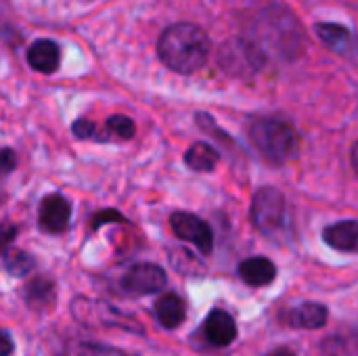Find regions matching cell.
<instances>
[{"label": "cell", "instance_id": "8fae6325", "mask_svg": "<svg viewBox=\"0 0 358 356\" xmlns=\"http://www.w3.org/2000/svg\"><path fill=\"white\" fill-rule=\"evenodd\" d=\"M241 281L250 287H264V285H271L277 277V266L268 260V258H262V256H256V258H248L239 264L237 269Z\"/></svg>", "mask_w": 358, "mask_h": 356}, {"label": "cell", "instance_id": "6da1fadb", "mask_svg": "<svg viewBox=\"0 0 358 356\" xmlns=\"http://www.w3.org/2000/svg\"><path fill=\"white\" fill-rule=\"evenodd\" d=\"M210 55V40L195 23H174L157 40V57L176 73H195Z\"/></svg>", "mask_w": 358, "mask_h": 356}, {"label": "cell", "instance_id": "2e32d148", "mask_svg": "<svg viewBox=\"0 0 358 356\" xmlns=\"http://www.w3.org/2000/svg\"><path fill=\"white\" fill-rule=\"evenodd\" d=\"M136 132V126L130 118L126 115H111L107 118L103 132H101V141H130Z\"/></svg>", "mask_w": 358, "mask_h": 356}, {"label": "cell", "instance_id": "d6986e66", "mask_svg": "<svg viewBox=\"0 0 358 356\" xmlns=\"http://www.w3.org/2000/svg\"><path fill=\"white\" fill-rule=\"evenodd\" d=\"M71 132H73V136L76 138H80V141H99V130H96V126L90 122V120H78L73 126H71Z\"/></svg>", "mask_w": 358, "mask_h": 356}, {"label": "cell", "instance_id": "7c38bea8", "mask_svg": "<svg viewBox=\"0 0 358 356\" xmlns=\"http://www.w3.org/2000/svg\"><path fill=\"white\" fill-rule=\"evenodd\" d=\"M27 63L34 71L40 73H52L59 69L61 63V50L57 42L52 40H36L27 48Z\"/></svg>", "mask_w": 358, "mask_h": 356}, {"label": "cell", "instance_id": "3957f363", "mask_svg": "<svg viewBox=\"0 0 358 356\" xmlns=\"http://www.w3.org/2000/svg\"><path fill=\"white\" fill-rule=\"evenodd\" d=\"M252 222L264 235H275L287 225V204L279 189L262 187L252 199Z\"/></svg>", "mask_w": 358, "mask_h": 356}, {"label": "cell", "instance_id": "5bb4252c", "mask_svg": "<svg viewBox=\"0 0 358 356\" xmlns=\"http://www.w3.org/2000/svg\"><path fill=\"white\" fill-rule=\"evenodd\" d=\"M317 36L321 38V42H325L331 50L346 55L352 46V34L348 27L338 25V23H317L315 25Z\"/></svg>", "mask_w": 358, "mask_h": 356}, {"label": "cell", "instance_id": "ba28073f", "mask_svg": "<svg viewBox=\"0 0 358 356\" xmlns=\"http://www.w3.org/2000/svg\"><path fill=\"white\" fill-rule=\"evenodd\" d=\"M206 342L214 348H227L237 340V323L227 311H212L201 325Z\"/></svg>", "mask_w": 358, "mask_h": 356}, {"label": "cell", "instance_id": "ffe728a7", "mask_svg": "<svg viewBox=\"0 0 358 356\" xmlns=\"http://www.w3.org/2000/svg\"><path fill=\"white\" fill-rule=\"evenodd\" d=\"M80 353L84 356H132L122 350H115L111 346H103V344H82Z\"/></svg>", "mask_w": 358, "mask_h": 356}, {"label": "cell", "instance_id": "ac0fdd59", "mask_svg": "<svg viewBox=\"0 0 358 356\" xmlns=\"http://www.w3.org/2000/svg\"><path fill=\"white\" fill-rule=\"evenodd\" d=\"M4 266L6 271L13 275V277H25L29 271H34L36 266V260L27 254V252H21V250H6L4 252Z\"/></svg>", "mask_w": 358, "mask_h": 356}, {"label": "cell", "instance_id": "9c48e42d", "mask_svg": "<svg viewBox=\"0 0 358 356\" xmlns=\"http://www.w3.org/2000/svg\"><path fill=\"white\" fill-rule=\"evenodd\" d=\"M327 319H329V311L317 302H302L283 315V323L289 325L292 329H310V332L325 327Z\"/></svg>", "mask_w": 358, "mask_h": 356}, {"label": "cell", "instance_id": "44dd1931", "mask_svg": "<svg viewBox=\"0 0 358 356\" xmlns=\"http://www.w3.org/2000/svg\"><path fill=\"white\" fill-rule=\"evenodd\" d=\"M17 168V155L13 149H0V178L8 176Z\"/></svg>", "mask_w": 358, "mask_h": 356}, {"label": "cell", "instance_id": "4fadbf2b", "mask_svg": "<svg viewBox=\"0 0 358 356\" xmlns=\"http://www.w3.org/2000/svg\"><path fill=\"white\" fill-rule=\"evenodd\" d=\"M323 241L338 252L355 254L358 248V222L350 218V220L329 225L323 231Z\"/></svg>", "mask_w": 358, "mask_h": 356}, {"label": "cell", "instance_id": "8992f818", "mask_svg": "<svg viewBox=\"0 0 358 356\" xmlns=\"http://www.w3.org/2000/svg\"><path fill=\"white\" fill-rule=\"evenodd\" d=\"M170 227L174 231V235L191 245H195L201 254H210L214 248V235L212 229L206 220H201L195 214L189 212H174L170 216Z\"/></svg>", "mask_w": 358, "mask_h": 356}, {"label": "cell", "instance_id": "52a82bcc", "mask_svg": "<svg viewBox=\"0 0 358 356\" xmlns=\"http://www.w3.org/2000/svg\"><path fill=\"white\" fill-rule=\"evenodd\" d=\"M69 220H71V204L63 195L52 193L40 201L38 225L44 233H50V235L63 233L69 227Z\"/></svg>", "mask_w": 358, "mask_h": 356}, {"label": "cell", "instance_id": "e0dca14e", "mask_svg": "<svg viewBox=\"0 0 358 356\" xmlns=\"http://www.w3.org/2000/svg\"><path fill=\"white\" fill-rule=\"evenodd\" d=\"M25 300L31 308H48L55 302V285L48 279H36L27 285Z\"/></svg>", "mask_w": 358, "mask_h": 356}, {"label": "cell", "instance_id": "277c9868", "mask_svg": "<svg viewBox=\"0 0 358 356\" xmlns=\"http://www.w3.org/2000/svg\"><path fill=\"white\" fill-rule=\"evenodd\" d=\"M220 63L227 71L235 76H248V73L260 71V67L264 65V52L258 48L256 42L237 38L229 42L227 46H222Z\"/></svg>", "mask_w": 358, "mask_h": 356}, {"label": "cell", "instance_id": "cb8c5ba5", "mask_svg": "<svg viewBox=\"0 0 358 356\" xmlns=\"http://www.w3.org/2000/svg\"><path fill=\"white\" fill-rule=\"evenodd\" d=\"M15 353V342L8 332L0 327V356H10Z\"/></svg>", "mask_w": 358, "mask_h": 356}, {"label": "cell", "instance_id": "9a60e30c", "mask_svg": "<svg viewBox=\"0 0 358 356\" xmlns=\"http://www.w3.org/2000/svg\"><path fill=\"white\" fill-rule=\"evenodd\" d=\"M220 162V153L208 143H193L185 153V164L195 172H212Z\"/></svg>", "mask_w": 358, "mask_h": 356}, {"label": "cell", "instance_id": "d4e9b609", "mask_svg": "<svg viewBox=\"0 0 358 356\" xmlns=\"http://www.w3.org/2000/svg\"><path fill=\"white\" fill-rule=\"evenodd\" d=\"M266 356H296L289 348H277V350H273V353H268Z\"/></svg>", "mask_w": 358, "mask_h": 356}, {"label": "cell", "instance_id": "7402d4cb", "mask_svg": "<svg viewBox=\"0 0 358 356\" xmlns=\"http://www.w3.org/2000/svg\"><path fill=\"white\" fill-rule=\"evenodd\" d=\"M103 222H126V218H122V214H117L115 210H103L92 218V229H99Z\"/></svg>", "mask_w": 358, "mask_h": 356}, {"label": "cell", "instance_id": "7a4b0ae2", "mask_svg": "<svg viewBox=\"0 0 358 356\" xmlns=\"http://www.w3.org/2000/svg\"><path fill=\"white\" fill-rule=\"evenodd\" d=\"M252 145L273 164L292 162L300 151V136L296 128L285 120L262 118L250 126Z\"/></svg>", "mask_w": 358, "mask_h": 356}, {"label": "cell", "instance_id": "5b68a950", "mask_svg": "<svg viewBox=\"0 0 358 356\" xmlns=\"http://www.w3.org/2000/svg\"><path fill=\"white\" fill-rule=\"evenodd\" d=\"M166 271L151 262H141L130 266L122 277V290L130 296H151L166 287Z\"/></svg>", "mask_w": 358, "mask_h": 356}, {"label": "cell", "instance_id": "603a6c76", "mask_svg": "<svg viewBox=\"0 0 358 356\" xmlns=\"http://www.w3.org/2000/svg\"><path fill=\"white\" fill-rule=\"evenodd\" d=\"M17 237V229L13 225H0V254H4L8 250V245L15 241Z\"/></svg>", "mask_w": 358, "mask_h": 356}, {"label": "cell", "instance_id": "30bf717a", "mask_svg": "<svg viewBox=\"0 0 358 356\" xmlns=\"http://www.w3.org/2000/svg\"><path fill=\"white\" fill-rule=\"evenodd\" d=\"M153 315L164 329H176L187 319V304L178 294H164L153 304Z\"/></svg>", "mask_w": 358, "mask_h": 356}]
</instances>
